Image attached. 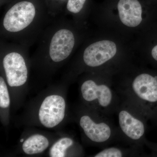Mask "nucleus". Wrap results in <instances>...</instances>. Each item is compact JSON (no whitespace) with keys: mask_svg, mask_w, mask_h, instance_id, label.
I'll list each match as a JSON object with an SVG mask.
<instances>
[{"mask_svg":"<svg viewBox=\"0 0 157 157\" xmlns=\"http://www.w3.org/2000/svg\"><path fill=\"white\" fill-rule=\"evenodd\" d=\"M144 145L148 147L151 151V156L157 157V143L151 142L146 139Z\"/></svg>","mask_w":157,"mask_h":157,"instance_id":"obj_16","label":"nucleus"},{"mask_svg":"<svg viewBox=\"0 0 157 157\" xmlns=\"http://www.w3.org/2000/svg\"><path fill=\"white\" fill-rule=\"evenodd\" d=\"M55 1H60V2H63V1H66V0H55Z\"/></svg>","mask_w":157,"mask_h":157,"instance_id":"obj_18","label":"nucleus"},{"mask_svg":"<svg viewBox=\"0 0 157 157\" xmlns=\"http://www.w3.org/2000/svg\"><path fill=\"white\" fill-rule=\"evenodd\" d=\"M116 53L117 47L114 42L102 40L93 43L86 48L82 60L88 67H99L113 58Z\"/></svg>","mask_w":157,"mask_h":157,"instance_id":"obj_9","label":"nucleus"},{"mask_svg":"<svg viewBox=\"0 0 157 157\" xmlns=\"http://www.w3.org/2000/svg\"><path fill=\"white\" fill-rule=\"evenodd\" d=\"M151 56L153 59L157 62V45L153 48L151 51Z\"/></svg>","mask_w":157,"mask_h":157,"instance_id":"obj_17","label":"nucleus"},{"mask_svg":"<svg viewBox=\"0 0 157 157\" xmlns=\"http://www.w3.org/2000/svg\"><path fill=\"white\" fill-rule=\"evenodd\" d=\"M72 139L63 137L59 139L52 145L50 150L49 155L51 157H63L66 155V150L73 144Z\"/></svg>","mask_w":157,"mask_h":157,"instance_id":"obj_13","label":"nucleus"},{"mask_svg":"<svg viewBox=\"0 0 157 157\" xmlns=\"http://www.w3.org/2000/svg\"><path fill=\"white\" fill-rule=\"evenodd\" d=\"M10 100L8 87L4 78L0 77V107L6 108L10 105Z\"/></svg>","mask_w":157,"mask_h":157,"instance_id":"obj_14","label":"nucleus"},{"mask_svg":"<svg viewBox=\"0 0 157 157\" xmlns=\"http://www.w3.org/2000/svg\"><path fill=\"white\" fill-rule=\"evenodd\" d=\"M113 84L120 95L134 104L157 129V74L143 72Z\"/></svg>","mask_w":157,"mask_h":157,"instance_id":"obj_1","label":"nucleus"},{"mask_svg":"<svg viewBox=\"0 0 157 157\" xmlns=\"http://www.w3.org/2000/svg\"><path fill=\"white\" fill-rule=\"evenodd\" d=\"M20 141H21V142H22L23 141H24V139H21V140Z\"/></svg>","mask_w":157,"mask_h":157,"instance_id":"obj_19","label":"nucleus"},{"mask_svg":"<svg viewBox=\"0 0 157 157\" xmlns=\"http://www.w3.org/2000/svg\"><path fill=\"white\" fill-rule=\"evenodd\" d=\"M66 102L59 95H52L46 97L42 102L39 112L41 123L45 128H53L63 120Z\"/></svg>","mask_w":157,"mask_h":157,"instance_id":"obj_8","label":"nucleus"},{"mask_svg":"<svg viewBox=\"0 0 157 157\" xmlns=\"http://www.w3.org/2000/svg\"><path fill=\"white\" fill-rule=\"evenodd\" d=\"M121 98L115 115L122 141L128 146L144 149L148 121L143 113L132 102L123 97Z\"/></svg>","mask_w":157,"mask_h":157,"instance_id":"obj_2","label":"nucleus"},{"mask_svg":"<svg viewBox=\"0 0 157 157\" xmlns=\"http://www.w3.org/2000/svg\"><path fill=\"white\" fill-rule=\"evenodd\" d=\"M120 18L125 25L135 27L142 21V7L137 0H120L117 5Z\"/></svg>","mask_w":157,"mask_h":157,"instance_id":"obj_10","label":"nucleus"},{"mask_svg":"<svg viewBox=\"0 0 157 157\" xmlns=\"http://www.w3.org/2000/svg\"><path fill=\"white\" fill-rule=\"evenodd\" d=\"M86 0H67L66 6L68 12L73 14H77L83 8Z\"/></svg>","mask_w":157,"mask_h":157,"instance_id":"obj_15","label":"nucleus"},{"mask_svg":"<svg viewBox=\"0 0 157 157\" xmlns=\"http://www.w3.org/2000/svg\"><path fill=\"white\" fill-rule=\"evenodd\" d=\"M40 51H43L51 61L58 63L67 59L73 52L76 37L68 24H59L49 31Z\"/></svg>","mask_w":157,"mask_h":157,"instance_id":"obj_6","label":"nucleus"},{"mask_svg":"<svg viewBox=\"0 0 157 157\" xmlns=\"http://www.w3.org/2000/svg\"><path fill=\"white\" fill-rule=\"evenodd\" d=\"M90 109V111L82 113L78 120L79 125L88 140L104 148L111 144L122 142L118 127L112 117Z\"/></svg>","mask_w":157,"mask_h":157,"instance_id":"obj_4","label":"nucleus"},{"mask_svg":"<svg viewBox=\"0 0 157 157\" xmlns=\"http://www.w3.org/2000/svg\"><path fill=\"white\" fill-rule=\"evenodd\" d=\"M42 17L35 4L28 0L14 3L2 18V29L6 36H23L36 27Z\"/></svg>","mask_w":157,"mask_h":157,"instance_id":"obj_5","label":"nucleus"},{"mask_svg":"<svg viewBox=\"0 0 157 157\" xmlns=\"http://www.w3.org/2000/svg\"><path fill=\"white\" fill-rule=\"evenodd\" d=\"M6 50L2 65L8 84L11 87L23 85L27 80L28 70L21 50L15 47H10Z\"/></svg>","mask_w":157,"mask_h":157,"instance_id":"obj_7","label":"nucleus"},{"mask_svg":"<svg viewBox=\"0 0 157 157\" xmlns=\"http://www.w3.org/2000/svg\"><path fill=\"white\" fill-rule=\"evenodd\" d=\"M143 149L135 147H107L96 154L95 157H123L146 156Z\"/></svg>","mask_w":157,"mask_h":157,"instance_id":"obj_11","label":"nucleus"},{"mask_svg":"<svg viewBox=\"0 0 157 157\" xmlns=\"http://www.w3.org/2000/svg\"><path fill=\"white\" fill-rule=\"evenodd\" d=\"M80 90L88 107L110 117L115 115L121 98L112 82L88 78L82 82Z\"/></svg>","mask_w":157,"mask_h":157,"instance_id":"obj_3","label":"nucleus"},{"mask_svg":"<svg viewBox=\"0 0 157 157\" xmlns=\"http://www.w3.org/2000/svg\"><path fill=\"white\" fill-rule=\"evenodd\" d=\"M49 145V141L45 136L33 135L29 137L22 145L24 152L27 155H35L44 151Z\"/></svg>","mask_w":157,"mask_h":157,"instance_id":"obj_12","label":"nucleus"}]
</instances>
